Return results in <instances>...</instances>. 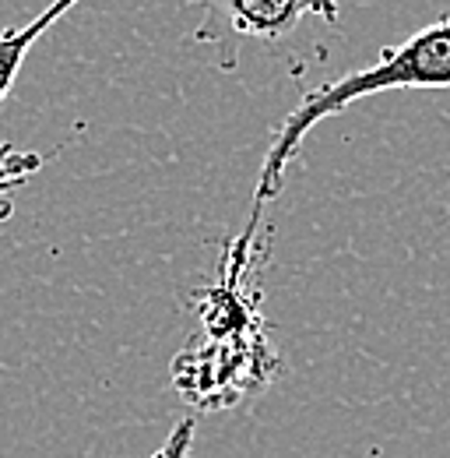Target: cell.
I'll return each mask as SVG.
<instances>
[{"label": "cell", "instance_id": "2", "mask_svg": "<svg viewBox=\"0 0 450 458\" xmlns=\"http://www.w3.org/2000/svg\"><path fill=\"white\" fill-rule=\"evenodd\" d=\"M201 21L194 29V43L215 47L219 67L232 71L239 47L254 43H281L288 39L310 14L338 21L335 0H197Z\"/></svg>", "mask_w": 450, "mask_h": 458}, {"label": "cell", "instance_id": "1", "mask_svg": "<svg viewBox=\"0 0 450 458\" xmlns=\"http://www.w3.org/2000/svg\"><path fill=\"white\" fill-rule=\"evenodd\" d=\"M408 89H429V92L450 89V7L440 18H433L429 25H422L419 32H412L408 39L384 47L380 57L373 60L370 67H359V71H348L335 81H324V85L310 89L296 103V110L281 120V127L275 131V138H271V145L264 152V163H261V173H257V187H254L250 219H246L243 233L236 236V243H232V258L250 261L261 216L281 194L288 163L299 156L306 134L321 120L348 110L352 103H359L366 96L408 92Z\"/></svg>", "mask_w": 450, "mask_h": 458}, {"label": "cell", "instance_id": "3", "mask_svg": "<svg viewBox=\"0 0 450 458\" xmlns=\"http://www.w3.org/2000/svg\"><path fill=\"white\" fill-rule=\"evenodd\" d=\"M43 163H46V159L36 156V152H21V148H11V145L0 148V219L11 216V198H7V191H11L14 183H25Z\"/></svg>", "mask_w": 450, "mask_h": 458}, {"label": "cell", "instance_id": "4", "mask_svg": "<svg viewBox=\"0 0 450 458\" xmlns=\"http://www.w3.org/2000/svg\"><path fill=\"white\" fill-rule=\"evenodd\" d=\"M190 452H194V420L187 416L169 430L166 445L159 452H152L148 458H190Z\"/></svg>", "mask_w": 450, "mask_h": 458}]
</instances>
